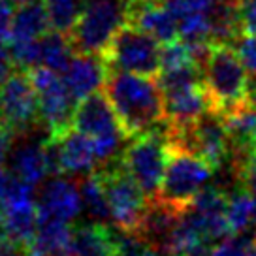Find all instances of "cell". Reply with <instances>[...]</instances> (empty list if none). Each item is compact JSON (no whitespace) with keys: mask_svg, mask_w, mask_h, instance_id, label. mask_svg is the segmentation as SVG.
I'll return each instance as SVG.
<instances>
[{"mask_svg":"<svg viewBox=\"0 0 256 256\" xmlns=\"http://www.w3.org/2000/svg\"><path fill=\"white\" fill-rule=\"evenodd\" d=\"M126 140L158 130L166 122L164 94L156 78L130 72H110L102 88Z\"/></svg>","mask_w":256,"mask_h":256,"instance_id":"6da1fadb","label":"cell"},{"mask_svg":"<svg viewBox=\"0 0 256 256\" xmlns=\"http://www.w3.org/2000/svg\"><path fill=\"white\" fill-rule=\"evenodd\" d=\"M202 83L209 110L226 115L252 98L250 76L232 48V44L213 42L202 64Z\"/></svg>","mask_w":256,"mask_h":256,"instance_id":"7a4b0ae2","label":"cell"},{"mask_svg":"<svg viewBox=\"0 0 256 256\" xmlns=\"http://www.w3.org/2000/svg\"><path fill=\"white\" fill-rule=\"evenodd\" d=\"M215 170L208 162L186 149L168 144V162L164 170V179L160 184L158 198L154 202L183 215L190 208L200 192L208 186Z\"/></svg>","mask_w":256,"mask_h":256,"instance_id":"3957f363","label":"cell"},{"mask_svg":"<svg viewBox=\"0 0 256 256\" xmlns=\"http://www.w3.org/2000/svg\"><path fill=\"white\" fill-rule=\"evenodd\" d=\"M72 126L92 140L100 166L117 158L120 145L126 140L104 90L92 92L78 102L72 117Z\"/></svg>","mask_w":256,"mask_h":256,"instance_id":"277c9868","label":"cell"},{"mask_svg":"<svg viewBox=\"0 0 256 256\" xmlns=\"http://www.w3.org/2000/svg\"><path fill=\"white\" fill-rule=\"evenodd\" d=\"M160 44L149 32L142 30L132 23L122 24L117 34L100 53L110 72H130L158 78Z\"/></svg>","mask_w":256,"mask_h":256,"instance_id":"5b68a950","label":"cell"},{"mask_svg":"<svg viewBox=\"0 0 256 256\" xmlns=\"http://www.w3.org/2000/svg\"><path fill=\"white\" fill-rule=\"evenodd\" d=\"M119 160L132 179L140 184L147 200H156L168 162L166 132L158 128L128 140V145L120 151Z\"/></svg>","mask_w":256,"mask_h":256,"instance_id":"8992f818","label":"cell"},{"mask_svg":"<svg viewBox=\"0 0 256 256\" xmlns=\"http://www.w3.org/2000/svg\"><path fill=\"white\" fill-rule=\"evenodd\" d=\"M130 0H85L70 38L76 51L102 53L122 24L128 23Z\"/></svg>","mask_w":256,"mask_h":256,"instance_id":"52a82bcc","label":"cell"},{"mask_svg":"<svg viewBox=\"0 0 256 256\" xmlns=\"http://www.w3.org/2000/svg\"><path fill=\"white\" fill-rule=\"evenodd\" d=\"M100 168L102 170H98V174L104 183L113 226L124 232L140 234L149 208L147 196L124 170L120 160H113Z\"/></svg>","mask_w":256,"mask_h":256,"instance_id":"ba28073f","label":"cell"},{"mask_svg":"<svg viewBox=\"0 0 256 256\" xmlns=\"http://www.w3.org/2000/svg\"><path fill=\"white\" fill-rule=\"evenodd\" d=\"M40 110V124L48 128V134H60L72 126V117L78 100L72 96L58 72L46 66H34L28 70Z\"/></svg>","mask_w":256,"mask_h":256,"instance_id":"9c48e42d","label":"cell"},{"mask_svg":"<svg viewBox=\"0 0 256 256\" xmlns=\"http://www.w3.org/2000/svg\"><path fill=\"white\" fill-rule=\"evenodd\" d=\"M0 122L16 134H28L40 124L38 94L28 72H16L0 85Z\"/></svg>","mask_w":256,"mask_h":256,"instance_id":"30bf717a","label":"cell"},{"mask_svg":"<svg viewBox=\"0 0 256 256\" xmlns=\"http://www.w3.org/2000/svg\"><path fill=\"white\" fill-rule=\"evenodd\" d=\"M4 228L12 240L30 245L38 230V202L34 200V186L17 177H10L8 188L0 200Z\"/></svg>","mask_w":256,"mask_h":256,"instance_id":"8fae6325","label":"cell"},{"mask_svg":"<svg viewBox=\"0 0 256 256\" xmlns=\"http://www.w3.org/2000/svg\"><path fill=\"white\" fill-rule=\"evenodd\" d=\"M162 94L168 128L188 126L209 110L208 94L202 80L162 88Z\"/></svg>","mask_w":256,"mask_h":256,"instance_id":"7c38bea8","label":"cell"},{"mask_svg":"<svg viewBox=\"0 0 256 256\" xmlns=\"http://www.w3.org/2000/svg\"><path fill=\"white\" fill-rule=\"evenodd\" d=\"M226 206H228L226 192L216 186H206L200 192V196L194 200V204L186 209L209 243L213 241L218 243L232 236L226 216Z\"/></svg>","mask_w":256,"mask_h":256,"instance_id":"4fadbf2b","label":"cell"},{"mask_svg":"<svg viewBox=\"0 0 256 256\" xmlns=\"http://www.w3.org/2000/svg\"><path fill=\"white\" fill-rule=\"evenodd\" d=\"M53 138H55L58 156H60L62 176L83 177L87 174H92L96 166H100L92 140L87 134L80 132L78 128L70 126L60 134H55Z\"/></svg>","mask_w":256,"mask_h":256,"instance_id":"5bb4252c","label":"cell"},{"mask_svg":"<svg viewBox=\"0 0 256 256\" xmlns=\"http://www.w3.org/2000/svg\"><path fill=\"white\" fill-rule=\"evenodd\" d=\"M108 74H110V70H108L102 55L76 51L68 68L64 70L62 80L66 83V87L70 88L74 98L80 102L85 96L104 88Z\"/></svg>","mask_w":256,"mask_h":256,"instance_id":"9a60e30c","label":"cell"},{"mask_svg":"<svg viewBox=\"0 0 256 256\" xmlns=\"http://www.w3.org/2000/svg\"><path fill=\"white\" fill-rule=\"evenodd\" d=\"M128 23L149 32L160 44L179 38V23L164 0H130Z\"/></svg>","mask_w":256,"mask_h":256,"instance_id":"2e32d148","label":"cell"},{"mask_svg":"<svg viewBox=\"0 0 256 256\" xmlns=\"http://www.w3.org/2000/svg\"><path fill=\"white\" fill-rule=\"evenodd\" d=\"M42 215L53 216L64 222H74L83 209L80 184L62 176H53L49 183L44 184L38 200Z\"/></svg>","mask_w":256,"mask_h":256,"instance_id":"e0dca14e","label":"cell"},{"mask_svg":"<svg viewBox=\"0 0 256 256\" xmlns=\"http://www.w3.org/2000/svg\"><path fill=\"white\" fill-rule=\"evenodd\" d=\"M68 256H117L113 226L108 222H80L72 228Z\"/></svg>","mask_w":256,"mask_h":256,"instance_id":"ac0fdd59","label":"cell"},{"mask_svg":"<svg viewBox=\"0 0 256 256\" xmlns=\"http://www.w3.org/2000/svg\"><path fill=\"white\" fill-rule=\"evenodd\" d=\"M40 211V209H38ZM72 240V226L53 216H38V230L28 245L30 256H62L68 252Z\"/></svg>","mask_w":256,"mask_h":256,"instance_id":"d6986e66","label":"cell"},{"mask_svg":"<svg viewBox=\"0 0 256 256\" xmlns=\"http://www.w3.org/2000/svg\"><path fill=\"white\" fill-rule=\"evenodd\" d=\"M44 140H30L17 145L14 151V160H12V176L21 179L24 183L40 184L46 177L49 176L48 160L44 152Z\"/></svg>","mask_w":256,"mask_h":256,"instance_id":"ffe728a7","label":"cell"},{"mask_svg":"<svg viewBox=\"0 0 256 256\" xmlns=\"http://www.w3.org/2000/svg\"><path fill=\"white\" fill-rule=\"evenodd\" d=\"M49 30H51V21H49L46 4H42V2L19 4L17 12L14 14V21H12L10 44L38 40Z\"/></svg>","mask_w":256,"mask_h":256,"instance_id":"44dd1931","label":"cell"},{"mask_svg":"<svg viewBox=\"0 0 256 256\" xmlns=\"http://www.w3.org/2000/svg\"><path fill=\"white\" fill-rule=\"evenodd\" d=\"M234 152L250 151L256 140V100H248L224 115Z\"/></svg>","mask_w":256,"mask_h":256,"instance_id":"7402d4cb","label":"cell"},{"mask_svg":"<svg viewBox=\"0 0 256 256\" xmlns=\"http://www.w3.org/2000/svg\"><path fill=\"white\" fill-rule=\"evenodd\" d=\"M74 55H76V48H74L70 34L51 28L48 34H44L40 38V66H46L53 72L64 74Z\"/></svg>","mask_w":256,"mask_h":256,"instance_id":"603a6c76","label":"cell"},{"mask_svg":"<svg viewBox=\"0 0 256 256\" xmlns=\"http://www.w3.org/2000/svg\"><path fill=\"white\" fill-rule=\"evenodd\" d=\"M80 190L83 209L87 211L88 218L96 222H112V211H110L104 183H102L98 170L80 177Z\"/></svg>","mask_w":256,"mask_h":256,"instance_id":"cb8c5ba5","label":"cell"},{"mask_svg":"<svg viewBox=\"0 0 256 256\" xmlns=\"http://www.w3.org/2000/svg\"><path fill=\"white\" fill-rule=\"evenodd\" d=\"M226 216L230 224L232 236H240L250 230V226L256 224L254 220V204H252V194L238 186L228 194V206H226Z\"/></svg>","mask_w":256,"mask_h":256,"instance_id":"d4e9b609","label":"cell"},{"mask_svg":"<svg viewBox=\"0 0 256 256\" xmlns=\"http://www.w3.org/2000/svg\"><path fill=\"white\" fill-rule=\"evenodd\" d=\"M83 2L85 0H44L49 14V21H51V28L70 34L81 16Z\"/></svg>","mask_w":256,"mask_h":256,"instance_id":"484cf974","label":"cell"},{"mask_svg":"<svg viewBox=\"0 0 256 256\" xmlns=\"http://www.w3.org/2000/svg\"><path fill=\"white\" fill-rule=\"evenodd\" d=\"M208 256H256V236H230L213 243Z\"/></svg>","mask_w":256,"mask_h":256,"instance_id":"4316f807","label":"cell"},{"mask_svg":"<svg viewBox=\"0 0 256 256\" xmlns=\"http://www.w3.org/2000/svg\"><path fill=\"white\" fill-rule=\"evenodd\" d=\"M188 64L198 62L192 55L190 48L181 38L168 42V44H162V49H160V66H162V70H174V68H181V66H188Z\"/></svg>","mask_w":256,"mask_h":256,"instance_id":"83f0119b","label":"cell"},{"mask_svg":"<svg viewBox=\"0 0 256 256\" xmlns=\"http://www.w3.org/2000/svg\"><path fill=\"white\" fill-rule=\"evenodd\" d=\"M232 48L236 49V53L245 66V70L248 72V76L256 80V36L241 30L238 38L232 42Z\"/></svg>","mask_w":256,"mask_h":256,"instance_id":"f1b7e54d","label":"cell"},{"mask_svg":"<svg viewBox=\"0 0 256 256\" xmlns=\"http://www.w3.org/2000/svg\"><path fill=\"white\" fill-rule=\"evenodd\" d=\"M0 256H30L26 245L12 240L8 234H0Z\"/></svg>","mask_w":256,"mask_h":256,"instance_id":"f546056e","label":"cell"},{"mask_svg":"<svg viewBox=\"0 0 256 256\" xmlns=\"http://www.w3.org/2000/svg\"><path fill=\"white\" fill-rule=\"evenodd\" d=\"M14 2L12 0H0V42L10 40L12 21H14Z\"/></svg>","mask_w":256,"mask_h":256,"instance_id":"4dcf8cb0","label":"cell"},{"mask_svg":"<svg viewBox=\"0 0 256 256\" xmlns=\"http://www.w3.org/2000/svg\"><path fill=\"white\" fill-rule=\"evenodd\" d=\"M240 16H241V30L256 36V0H248L245 4H241Z\"/></svg>","mask_w":256,"mask_h":256,"instance_id":"1f68e13d","label":"cell"},{"mask_svg":"<svg viewBox=\"0 0 256 256\" xmlns=\"http://www.w3.org/2000/svg\"><path fill=\"white\" fill-rule=\"evenodd\" d=\"M14 66H16V60L12 56V49L0 42V85L14 74Z\"/></svg>","mask_w":256,"mask_h":256,"instance_id":"d6a6232c","label":"cell"},{"mask_svg":"<svg viewBox=\"0 0 256 256\" xmlns=\"http://www.w3.org/2000/svg\"><path fill=\"white\" fill-rule=\"evenodd\" d=\"M14 138H16V134L6 124L0 122V168H4V164L8 160V152L12 151Z\"/></svg>","mask_w":256,"mask_h":256,"instance_id":"836d02e7","label":"cell"},{"mask_svg":"<svg viewBox=\"0 0 256 256\" xmlns=\"http://www.w3.org/2000/svg\"><path fill=\"white\" fill-rule=\"evenodd\" d=\"M10 177H12V176H8V174L4 172V168H0V200H2L4 192H6V188H8Z\"/></svg>","mask_w":256,"mask_h":256,"instance_id":"e575fe53","label":"cell"},{"mask_svg":"<svg viewBox=\"0 0 256 256\" xmlns=\"http://www.w3.org/2000/svg\"><path fill=\"white\" fill-rule=\"evenodd\" d=\"M16 4H28V2H40V0H12Z\"/></svg>","mask_w":256,"mask_h":256,"instance_id":"d590c367","label":"cell"},{"mask_svg":"<svg viewBox=\"0 0 256 256\" xmlns=\"http://www.w3.org/2000/svg\"><path fill=\"white\" fill-rule=\"evenodd\" d=\"M250 194H252V204H254V220H256V190H252Z\"/></svg>","mask_w":256,"mask_h":256,"instance_id":"8d00e7d4","label":"cell"},{"mask_svg":"<svg viewBox=\"0 0 256 256\" xmlns=\"http://www.w3.org/2000/svg\"><path fill=\"white\" fill-rule=\"evenodd\" d=\"M252 154H254V158H256V140H254V144H252Z\"/></svg>","mask_w":256,"mask_h":256,"instance_id":"74e56055","label":"cell"},{"mask_svg":"<svg viewBox=\"0 0 256 256\" xmlns=\"http://www.w3.org/2000/svg\"><path fill=\"white\" fill-rule=\"evenodd\" d=\"M238 2H240V4H245V2H248V0H238Z\"/></svg>","mask_w":256,"mask_h":256,"instance_id":"f35d334b","label":"cell"},{"mask_svg":"<svg viewBox=\"0 0 256 256\" xmlns=\"http://www.w3.org/2000/svg\"><path fill=\"white\" fill-rule=\"evenodd\" d=\"M252 98H254V100H256V90H254V92H252Z\"/></svg>","mask_w":256,"mask_h":256,"instance_id":"ab89813d","label":"cell"},{"mask_svg":"<svg viewBox=\"0 0 256 256\" xmlns=\"http://www.w3.org/2000/svg\"><path fill=\"white\" fill-rule=\"evenodd\" d=\"M62 256H68V254H62Z\"/></svg>","mask_w":256,"mask_h":256,"instance_id":"60d3db41","label":"cell"}]
</instances>
